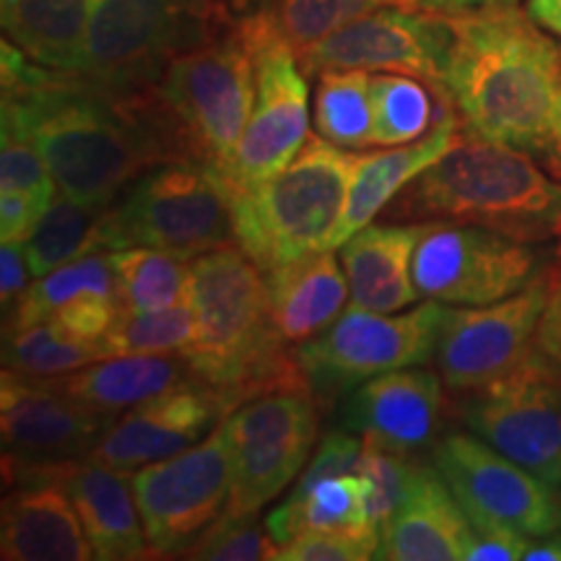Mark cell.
Listing matches in <instances>:
<instances>
[{"label":"cell","instance_id":"obj_1","mask_svg":"<svg viewBox=\"0 0 561 561\" xmlns=\"http://www.w3.org/2000/svg\"><path fill=\"white\" fill-rule=\"evenodd\" d=\"M3 128L30 136L68 198L110 208L140 174L185 161L151 91L115 94L81 73L39 66L3 39Z\"/></svg>","mask_w":561,"mask_h":561},{"label":"cell","instance_id":"obj_2","mask_svg":"<svg viewBox=\"0 0 561 561\" xmlns=\"http://www.w3.org/2000/svg\"><path fill=\"white\" fill-rule=\"evenodd\" d=\"M442 89L458 110L462 130L496 140L546 164L559 157L561 53L530 13L494 5L447 16Z\"/></svg>","mask_w":561,"mask_h":561},{"label":"cell","instance_id":"obj_3","mask_svg":"<svg viewBox=\"0 0 561 561\" xmlns=\"http://www.w3.org/2000/svg\"><path fill=\"white\" fill-rule=\"evenodd\" d=\"M187 305L195 339L187 359L195 377L227 398L229 409L280 390H310L297 351L271 322L268 278L237 244L191 261Z\"/></svg>","mask_w":561,"mask_h":561},{"label":"cell","instance_id":"obj_4","mask_svg":"<svg viewBox=\"0 0 561 561\" xmlns=\"http://www.w3.org/2000/svg\"><path fill=\"white\" fill-rule=\"evenodd\" d=\"M388 216L473 224L543 244L561 240V180L543 172L528 151L462 130L445 157L390 201Z\"/></svg>","mask_w":561,"mask_h":561},{"label":"cell","instance_id":"obj_5","mask_svg":"<svg viewBox=\"0 0 561 561\" xmlns=\"http://www.w3.org/2000/svg\"><path fill=\"white\" fill-rule=\"evenodd\" d=\"M362 153L310 138L276 178L227 191L237 248L263 273L325 250L339 227Z\"/></svg>","mask_w":561,"mask_h":561},{"label":"cell","instance_id":"obj_6","mask_svg":"<svg viewBox=\"0 0 561 561\" xmlns=\"http://www.w3.org/2000/svg\"><path fill=\"white\" fill-rule=\"evenodd\" d=\"M255 94V55L244 37L240 11L219 32L172 58L153 87L182 157L214 174L227 170L234 157Z\"/></svg>","mask_w":561,"mask_h":561},{"label":"cell","instance_id":"obj_7","mask_svg":"<svg viewBox=\"0 0 561 561\" xmlns=\"http://www.w3.org/2000/svg\"><path fill=\"white\" fill-rule=\"evenodd\" d=\"M237 244L231 203L208 167L170 161L144 172L121 198L104 208L94 250L157 248L182 261Z\"/></svg>","mask_w":561,"mask_h":561},{"label":"cell","instance_id":"obj_8","mask_svg":"<svg viewBox=\"0 0 561 561\" xmlns=\"http://www.w3.org/2000/svg\"><path fill=\"white\" fill-rule=\"evenodd\" d=\"M234 16L224 0H96L79 73L115 94H144L172 58Z\"/></svg>","mask_w":561,"mask_h":561},{"label":"cell","instance_id":"obj_9","mask_svg":"<svg viewBox=\"0 0 561 561\" xmlns=\"http://www.w3.org/2000/svg\"><path fill=\"white\" fill-rule=\"evenodd\" d=\"M244 37L255 55L257 94L250 123L244 128L234 157L221 174L224 191L250 187L284 172L297 159L310 133L307 81L299 55L286 42L273 16L268 0L240 11Z\"/></svg>","mask_w":561,"mask_h":561},{"label":"cell","instance_id":"obj_10","mask_svg":"<svg viewBox=\"0 0 561 561\" xmlns=\"http://www.w3.org/2000/svg\"><path fill=\"white\" fill-rule=\"evenodd\" d=\"M445 320L447 310L432 299L405 314L351 305L328 331L294 351L318 403L333 405L371 377L434 359Z\"/></svg>","mask_w":561,"mask_h":561},{"label":"cell","instance_id":"obj_11","mask_svg":"<svg viewBox=\"0 0 561 561\" xmlns=\"http://www.w3.org/2000/svg\"><path fill=\"white\" fill-rule=\"evenodd\" d=\"M231 462L227 515H257L305 471L320 439L312 390H280L242 403L221 421Z\"/></svg>","mask_w":561,"mask_h":561},{"label":"cell","instance_id":"obj_12","mask_svg":"<svg viewBox=\"0 0 561 561\" xmlns=\"http://www.w3.org/2000/svg\"><path fill=\"white\" fill-rule=\"evenodd\" d=\"M453 413L510 460L561 486V377L541 356L483 388L455 392Z\"/></svg>","mask_w":561,"mask_h":561},{"label":"cell","instance_id":"obj_13","mask_svg":"<svg viewBox=\"0 0 561 561\" xmlns=\"http://www.w3.org/2000/svg\"><path fill=\"white\" fill-rule=\"evenodd\" d=\"M432 462L471 525H500L536 538L561 530L557 486L510 460L473 432H447L432 445Z\"/></svg>","mask_w":561,"mask_h":561},{"label":"cell","instance_id":"obj_14","mask_svg":"<svg viewBox=\"0 0 561 561\" xmlns=\"http://www.w3.org/2000/svg\"><path fill=\"white\" fill-rule=\"evenodd\" d=\"M133 491L153 557H182L229 504L231 462L221 424L185 453L133 471Z\"/></svg>","mask_w":561,"mask_h":561},{"label":"cell","instance_id":"obj_15","mask_svg":"<svg viewBox=\"0 0 561 561\" xmlns=\"http://www.w3.org/2000/svg\"><path fill=\"white\" fill-rule=\"evenodd\" d=\"M536 278L538 252L530 244L473 224L434 221L413 255V284L439 305H491Z\"/></svg>","mask_w":561,"mask_h":561},{"label":"cell","instance_id":"obj_16","mask_svg":"<svg viewBox=\"0 0 561 561\" xmlns=\"http://www.w3.org/2000/svg\"><path fill=\"white\" fill-rule=\"evenodd\" d=\"M546 299L549 271L507 299L447 310L434 356L445 388L453 392L483 388L530 359Z\"/></svg>","mask_w":561,"mask_h":561},{"label":"cell","instance_id":"obj_17","mask_svg":"<svg viewBox=\"0 0 561 561\" xmlns=\"http://www.w3.org/2000/svg\"><path fill=\"white\" fill-rule=\"evenodd\" d=\"M62 388L60 377H34L3 369L0 375V434L3 460L21 466H53L94 453L115 424Z\"/></svg>","mask_w":561,"mask_h":561},{"label":"cell","instance_id":"obj_18","mask_svg":"<svg viewBox=\"0 0 561 561\" xmlns=\"http://www.w3.org/2000/svg\"><path fill=\"white\" fill-rule=\"evenodd\" d=\"M419 11L382 9L351 21L301 53V68L307 73H322V70L403 73L442 89L450 24L442 13Z\"/></svg>","mask_w":561,"mask_h":561},{"label":"cell","instance_id":"obj_19","mask_svg":"<svg viewBox=\"0 0 561 561\" xmlns=\"http://www.w3.org/2000/svg\"><path fill=\"white\" fill-rule=\"evenodd\" d=\"M229 413L219 390L191 380L117 416L91 458L133 473L198 445Z\"/></svg>","mask_w":561,"mask_h":561},{"label":"cell","instance_id":"obj_20","mask_svg":"<svg viewBox=\"0 0 561 561\" xmlns=\"http://www.w3.org/2000/svg\"><path fill=\"white\" fill-rule=\"evenodd\" d=\"M445 382L434 369L385 371L351 390L341 405V426L364 445L416 455L439 439Z\"/></svg>","mask_w":561,"mask_h":561},{"label":"cell","instance_id":"obj_21","mask_svg":"<svg viewBox=\"0 0 561 561\" xmlns=\"http://www.w3.org/2000/svg\"><path fill=\"white\" fill-rule=\"evenodd\" d=\"M5 496L0 512V559L89 561L96 559L73 500L45 471L3 460Z\"/></svg>","mask_w":561,"mask_h":561},{"label":"cell","instance_id":"obj_22","mask_svg":"<svg viewBox=\"0 0 561 561\" xmlns=\"http://www.w3.org/2000/svg\"><path fill=\"white\" fill-rule=\"evenodd\" d=\"M32 468H39L66 486L76 510H79L83 530H87L96 559L136 561L153 557L151 546L146 541L136 491H133V473L104 466L91 455Z\"/></svg>","mask_w":561,"mask_h":561},{"label":"cell","instance_id":"obj_23","mask_svg":"<svg viewBox=\"0 0 561 561\" xmlns=\"http://www.w3.org/2000/svg\"><path fill=\"white\" fill-rule=\"evenodd\" d=\"M471 520L442 479L437 466H421L396 515L380 528L377 559L388 561H458L468 557Z\"/></svg>","mask_w":561,"mask_h":561},{"label":"cell","instance_id":"obj_24","mask_svg":"<svg viewBox=\"0 0 561 561\" xmlns=\"http://www.w3.org/2000/svg\"><path fill=\"white\" fill-rule=\"evenodd\" d=\"M460 136V115L458 110H450L421 140L405 146H388V149L377 153H362L354 180H351L346 208H343L339 227L333 229L325 250L341 248L356 231L369 227L377 219V214L388 208L390 201L405 185H411L421 172L430 170L439 157H445L458 144Z\"/></svg>","mask_w":561,"mask_h":561},{"label":"cell","instance_id":"obj_25","mask_svg":"<svg viewBox=\"0 0 561 561\" xmlns=\"http://www.w3.org/2000/svg\"><path fill=\"white\" fill-rule=\"evenodd\" d=\"M434 221L369 224L341 244L351 305L371 312H398L421 294L413 284V255Z\"/></svg>","mask_w":561,"mask_h":561},{"label":"cell","instance_id":"obj_26","mask_svg":"<svg viewBox=\"0 0 561 561\" xmlns=\"http://www.w3.org/2000/svg\"><path fill=\"white\" fill-rule=\"evenodd\" d=\"M271 297V322L289 346L314 339L341 318L348 291L333 250H314L297 261L265 273Z\"/></svg>","mask_w":561,"mask_h":561},{"label":"cell","instance_id":"obj_27","mask_svg":"<svg viewBox=\"0 0 561 561\" xmlns=\"http://www.w3.org/2000/svg\"><path fill=\"white\" fill-rule=\"evenodd\" d=\"M198 380L185 354L107 356L60 375L62 388L102 413H121L149 403L180 385Z\"/></svg>","mask_w":561,"mask_h":561},{"label":"cell","instance_id":"obj_28","mask_svg":"<svg viewBox=\"0 0 561 561\" xmlns=\"http://www.w3.org/2000/svg\"><path fill=\"white\" fill-rule=\"evenodd\" d=\"M96 0H0L3 39L39 66L79 73Z\"/></svg>","mask_w":561,"mask_h":561},{"label":"cell","instance_id":"obj_29","mask_svg":"<svg viewBox=\"0 0 561 561\" xmlns=\"http://www.w3.org/2000/svg\"><path fill=\"white\" fill-rule=\"evenodd\" d=\"M265 528L278 549L305 530H380L369 515V483L359 473L331 476L305 500L280 502Z\"/></svg>","mask_w":561,"mask_h":561},{"label":"cell","instance_id":"obj_30","mask_svg":"<svg viewBox=\"0 0 561 561\" xmlns=\"http://www.w3.org/2000/svg\"><path fill=\"white\" fill-rule=\"evenodd\" d=\"M450 110L445 89L403 73L371 76V146L388 149L421 140Z\"/></svg>","mask_w":561,"mask_h":561},{"label":"cell","instance_id":"obj_31","mask_svg":"<svg viewBox=\"0 0 561 561\" xmlns=\"http://www.w3.org/2000/svg\"><path fill=\"white\" fill-rule=\"evenodd\" d=\"M83 294L117 297V280L110 263V252H89V255L76 257V261L37 278V284H32L13 301L11 310L3 312V339L30 325H37V322L50 320L55 310L68 305L70 299L83 297Z\"/></svg>","mask_w":561,"mask_h":561},{"label":"cell","instance_id":"obj_32","mask_svg":"<svg viewBox=\"0 0 561 561\" xmlns=\"http://www.w3.org/2000/svg\"><path fill=\"white\" fill-rule=\"evenodd\" d=\"M121 307L128 312H153L180 305L187 297L191 263L157 248H125L110 252Z\"/></svg>","mask_w":561,"mask_h":561},{"label":"cell","instance_id":"obj_33","mask_svg":"<svg viewBox=\"0 0 561 561\" xmlns=\"http://www.w3.org/2000/svg\"><path fill=\"white\" fill-rule=\"evenodd\" d=\"M314 128L341 149L371 146V76L367 70H322L314 89Z\"/></svg>","mask_w":561,"mask_h":561},{"label":"cell","instance_id":"obj_34","mask_svg":"<svg viewBox=\"0 0 561 561\" xmlns=\"http://www.w3.org/2000/svg\"><path fill=\"white\" fill-rule=\"evenodd\" d=\"M104 208L87 206L68 195H55L50 208L42 214L37 227L24 242L26 263L34 278L60 268L76 257L89 255L94 250V231L100 224Z\"/></svg>","mask_w":561,"mask_h":561},{"label":"cell","instance_id":"obj_35","mask_svg":"<svg viewBox=\"0 0 561 561\" xmlns=\"http://www.w3.org/2000/svg\"><path fill=\"white\" fill-rule=\"evenodd\" d=\"M100 359H107L102 341L70 339L50 320L37 322V325H30L3 339L5 369L34 377H60Z\"/></svg>","mask_w":561,"mask_h":561},{"label":"cell","instance_id":"obj_36","mask_svg":"<svg viewBox=\"0 0 561 561\" xmlns=\"http://www.w3.org/2000/svg\"><path fill=\"white\" fill-rule=\"evenodd\" d=\"M195 339V314L185 301L153 312L121 310L102 339L107 356L187 354Z\"/></svg>","mask_w":561,"mask_h":561},{"label":"cell","instance_id":"obj_37","mask_svg":"<svg viewBox=\"0 0 561 561\" xmlns=\"http://www.w3.org/2000/svg\"><path fill=\"white\" fill-rule=\"evenodd\" d=\"M273 16L294 53L310 50L314 42L339 32L351 21L382 9L419 11L421 0H273Z\"/></svg>","mask_w":561,"mask_h":561},{"label":"cell","instance_id":"obj_38","mask_svg":"<svg viewBox=\"0 0 561 561\" xmlns=\"http://www.w3.org/2000/svg\"><path fill=\"white\" fill-rule=\"evenodd\" d=\"M180 559L201 561H273L278 559V543L268 528H263L257 515L216 517Z\"/></svg>","mask_w":561,"mask_h":561},{"label":"cell","instance_id":"obj_39","mask_svg":"<svg viewBox=\"0 0 561 561\" xmlns=\"http://www.w3.org/2000/svg\"><path fill=\"white\" fill-rule=\"evenodd\" d=\"M421 466H424V460H419L416 455H401L364 445L359 462H356V473L364 476V481L369 483V515L377 528H382L401 507Z\"/></svg>","mask_w":561,"mask_h":561},{"label":"cell","instance_id":"obj_40","mask_svg":"<svg viewBox=\"0 0 561 561\" xmlns=\"http://www.w3.org/2000/svg\"><path fill=\"white\" fill-rule=\"evenodd\" d=\"M0 191H13L32 198L37 206L50 208L55 201V178L30 136L3 128L0 138Z\"/></svg>","mask_w":561,"mask_h":561},{"label":"cell","instance_id":"obj_41","mask_svg":"<svg viewBox=\"0 0 561 561\" xmlns=\"http://www.w3.org/2000/svg\"><path fill=\"white\" fill-rule=\"evenodd\" d=\"M380 530H305L278 549L280 561L377 559Z\"/></svg>","mask_w":561,"mask_h":561},{"label":"cell","instance_id":"obj_42","mask_svg":"<svg viewBox=\"0 0 561 561\" xmlns=\"http://www.w3.org/2000/svg\"><path fill=\"white\" fill-rule=\"evenodd\" d=\"M364 450V442L346 430H331L322 434V439L314 447L310 462L301 471L297 486L284 502L305 500L320 481L331 479V476L356 473V462Z\"/></svg>","mask_w":561,"mask_h":561},{"label":"cell","instance_id":"obj_43","mask_svg":"<svg viewBox=\"0 0 561 561\" xmlns=\"http://www.w3.org/2000/svg\"><path fill=\"white\" fill-rule=\"evenodd\" d=\"M121 299L104 297V294H83L70 299L60 310L50 314V322L58 331L79 341H102L117 314H121Z\"/></svg>","mask_w":561,"mask_h":561},{"label":"cell","instance_id":"obj_44","mask_svg":"<svg viewBox=\"0 0 561 561\" xmlns=\"http://www.w3.org/2000/svg\"><path fill=\"white\" fill-rule=\"evenodd\" d=\"M536 354L561 377V257L557 268H549V299L536 331Z\"/></svg>","mask_w":561,"mask_h":561},{"label":"cell","instance_id":"obj_45","mask_svg":"<svg viewBox=\"0 0 561 561\" xmlns=\"http://www.w3.org/2000/svg\"><path fill=\"white\" fill-rule=\"evenodd\" d=\"M473 536L468 546V561H515L523 559L533 538L500 525H471Z\"/></svg>","mask_w":561,"mask_h":561},{"label":"cell","instance_id":"obj_46","mask_svg":"<svg viewBox=\"0 0 561 561\" xmlns=\"http://www.w3.org/2000/svg\"><path fill=\"white\" fill-rule=\"evenodd\" d=\"M45 208L37 206L26 195L13 191H0V237L3 242L24 244L37 227Z\"/></svg>","mask_w":561,"mask_h":561},{"label":"cell","instance_id":"obj_47","mask_svg":"<svg viewBox=\"0 0 561 561\" xmlns=\"http://www.w3.org/2000/svg\"><path fill=\"white\" fill-rule=\"evenodd\" d=\"M30 263H26V252L21 244L3 242L0 248V301H3V312H9L21 294L30 289V278H26Z\"/></svg>","mask_w":561,"mask_h":561},{"label":"cell","instance_id":"obj_48","mask_svg":"<svg viewBox=\"0 0 561 561\" xmlns=\"http://www.w3.org/2000/svg\"><path fill=\"white\" fill-rule=\"evenodd\" d=\"M517 0H421V11L442 13V16H455V13H471L481 9H494V5H515Z\"/></svg>","mask_w":561,"mask_h":561},{"label":"cell","instance_id":"obj_49","mask_svg":"<svg viewBox=\"0 0 561 561\" xmlns=\"http://www.w3.org/2000/svg\"><path fill=\"white\" fill-rule=\"evenodd\" d=\"M528 13L543 30L561 37V0H528Z\"/></svg>","mask_w":561,"mask_h":561},{"label":"cell","instance_id":"obj_50","mask_svg":"<svg viewBox=\"0 0 561 561\" xmlns=\"http://www.w3.org/2000/svg\"><path fill=\"white\" fill-rule=\"evenodd\" d=\"M528 561H561V533H553V536L536 538L530 541L525 557Z\"/></svg>","mask_w":561,"mask_h":561},{"label":"cell","instance_id":"obj_51","mask_svg":"<svg viewBox=\"0 0 561 561\" xmlns=\"http://www.w3.org/2000/svg\"><path fill=\"white\" fill-rule=\"evenodd\" d=\"M224 3H229L231 9H237V11H244V9H252V5L263 3V0H224Z\"/></svg>","mask_w":561,"mask_h":561},{"label":"cell","instance_id":"obj_52","mask_svg":"<svg viewBox=\"0 0 561 561\" xmlns=\"http://www.w3.org/2000/svg\"><path fill=\"white\" fill-rule=\"evenodd\" d=\"M549 170H551V174H557V178L561 180V157H557L549 164ZM559 257H561V244H559Z\"/></svg>","mask_w":561,"mask_h":561}]
</instances>
